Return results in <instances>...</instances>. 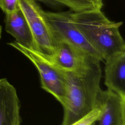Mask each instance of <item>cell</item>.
<instances>
[{"label": "cell", "mask_w": 125, "mask_h": 125, "mask_svg": "<svg viewBox=\"0 0 125 125\" xmlns=\"http://www.w3.org/2000/svg\"><path fill=\"white\" fill-rule=\"evenodd\" d=\"M65 94L62 125H70L97 107L102 70L100 62L75 71H64Z\"/></svg>", "instance_id": "6da1fadb"}, {"label": "cell", "mask_w": 125, "mask_h": 125, "mask_svg": "<svg viewBox=\"0 0 125 125\" xmlns=\"http://www.w3.org/2000/svg\"><path fill=\"white\" fill-rule=\"evenodd\" d=\"M75 24L103 61L125 52L119 28L123 22L110 21L102 10L72 13Z\"/></svg>", "instance_id": "7a4b0ae2"}, {"label": "cell", "mask_w": 125, "mask_h": 125, "mask_svg": "<svg viewBox=\"0 0 125 125\" xmlns=\"http://www.w3.org/2000/svg\"><path fill=\"white\" fill-rule=\"evenodd\" d=\"M72 12H50L43 11V16L56 42L63 41L80 53L95 58L103 59L91 45L74 23Z\"/></svg>", "instance_id": "3957f363"}, {"label": "cell", "mask_w": 125, "mask_h": 125, "mask_svg": "<svg viewBox=\"0 0 125 125\" xmlns=\"http://www.w3.org/2000/svg\"><path fill=\"white\" fill-rule=\"evenodd\" d=\"M8 44L21 52L32 62L39 73L42 88L51 94L62 105L65 94L64 71L56 67L43 54L37 51L26 48L15 41Z\"/></svg>", "instance_id": "277c9868"}, {"label": "cell", "mask_w": 125, "mask_h": 125, "mask_svg": "<svg viewBox=\"0 0 125 125\" xmlns=\"http://www.w3.org/2000/svg\"><path fill=\"white\" fill-rule=\"evenodd\" d=\"M19 2L32 33L37 51L51 55L56 43L43 16V10L34 0H19Z\"/></svg>", "instance_id": "5b68a950"}, {"label": "cell", "mask_w": 125, "mask_h": 125, "mask_svg": "<svg viewBox=\"0 0 125 125\" xmlns=\"http://www.w3.org/2000/svg\"><path fill=\"white\" fill-rule=\"evenodd\" d=\"M44 55L54 66L64 71L79 70L95 61H99L80 53L63 41L56 42L55 50L53 54Z\"/></svg>", "instance_id": "8992f818"}, {"label": "cell", "mask_w": 125, "mask_h": 125, "mask_svg": "<svg viewBox=\"0 0 125 125\" xmlns=\"http://www.w3.org/2000/svg\"><path fill=\"white\" fill-rule=\"evenodd\" d=\"M97 107L102 110L98 125H125V99L108 89L102 90Z\"/></svg>", "instance_id": "52a82bcc"}, {"label": "cell", "mask_w": 125, "mask_h": 125, "mask_svg": "<svg viewBox=\"0 0 125 125\" xmlns=\"http://www.w3.org/2000/svg\"><path fill=\"white\" fill-rule=\"evenodd\" d=\"M20 104L16 88L0 79V125H21Z\"/></svg>", "instance_id": "ba28073f"}, {"label": "cell", "mask_w": 125, "mask_h": 125, "mask_svg": "<svg viewBox=\"0 0 125 125\" xmlns=\"http://www.w3.org/2000/svg\"><path fill=\"white\" fill-rule=\"evenodd\" d=\"M5 30L20 45L37 51L32 33L20 7L15 11L5 14Z\"/></svg>", "instance_id": "9c48e42d"}, {"label": "cell", "mask_w": 125, "mask_h": 125, "mask_svg": "<svg viewBox=\"0 0 125 125\" xmlns=\"http://www.w3.org/2000/svg\"><path fill=\"white\" fill-rule=\"evenodd\" d=\"M105 61L104 84L107 89L125 99V52Z\"/></svg>", "instance_id": "30bf717a"}, {"label": "cell", "mask_w": 125, "mask_h": 125, "mask_svg": "<svg viewBox=\"0 0 125 125\" xmlns=\"http://www.w3.org/2000/svg\"><path fill=\"white\" fill-rule=\"evenodd\" d=\"M69 7L74 13L102 10L103 0H56Z\"/></svg>", "instance_id": "8fae6325"}, {"label": "cell", "mask_w": 125, "mask_h": 125, "mask_svg": "<svg viewBox=\"0 0 125 125\" xmlns=\"http://www.w3.org/2000/svg\"><path fill=\"white\" fill-rule=\"evenodd\" d=\"M101 113V109L96 107L88 114L70 125H94L98 121Z\"/></svg>", "instance_id": "7c38bea8"}, {"label": "cell", "mask_w": 125, "mask_h": 125, "mask_svg": "<svg viewBox=\"0 0 125 125\" xmlns=\"http://www.w3.org/2000/svg\"><path fill=\"white\" fill-rule=\"evenodd\" d=\"M19 8V0H0V8L5 14L15 11Z\"/></svg>", "instance_id": "4fadbf2b"}, {"label": "cell", "mask_w": 125, "mask_h": 125, "mask_svg": "<svg viewBox=\"0 0 125 125\" xmlns=\"http://www.w3.org/2000/svg\"><path fill=\"white\" fill-rule=\"evenodd\" d=\"M36 1H40L44 3L45 4L51 6H57L60 4L56 0H34Z\"/></svg>", "instance_id": "5bb4252c"}, {"label": "cell", "mask_w": 125, "mask_h": 125, "mask_svg": "<svg viewBox=\"0 0 125 125\" xmlns=\"http://www.w3.org/2000/svg\"><path fill=\"white\" fill-rule=\"evenodd\" d=\"M1 32H2V27L1 25H0V39L1 38Z\"/></svg>", "instance_id": "9a60e30c"}]
</instances>
